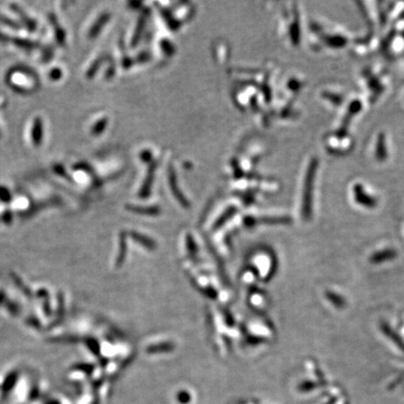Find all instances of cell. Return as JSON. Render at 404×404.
<instances>
[{
    "instance_id": "obj_2",
    "label": "cell",
    "mask_w": 404,
    "mask_h": 404,
    "mask_svg": "<svg viewBox=\"0 0 404 404\" xmlns=\"http://www.w3.org/2000/svg\"><path fill=\"white\" fill-rule=\"evenodd\" d=\"M318 28L322 30V34L319 32L317 33V36L320 37L319 43L322 41V50H339L344 48L349 43L346 33L338 27L322 24Z\"/></svg>"
},
{
    "instance_id": "obj_11",
    "label": "cell",
    "mask_w": 404,
    "mask_h": 404,
    "mask_svg": "<svg viewBox=\"0 0 404 404\" xmlns=\"http://www.w3.org/2000/svg\"><path fill=\"white\" fill-rule=\"evenodd\" d=\"M0 23L7 26L9 28H13V29H19L20 28L15 21H13L12 19L5 17L3 15H0Z\"/></svg>"
},
{
    "instance_id": "obj_10",
    "label": "cell",
    "mask_w": 404,
    "mask_h": 404,
    "mask_svg": "<svg viewBox=\"0 0 404 404\" xmlns=\"http://www.w3.org/2000/svg\"><path fill=\"white\" fill-rule=\"evenodd\" d=\"M15 43L18 45V46H20L22 48H25V49H33V48H35L37 47V44L36 43H33V42H30V41H27V40H15Z\"/></svg>"
},
{
    "instance_id": "obj_7",
    "label": "cell",
    "mask_w": 404,
    "mask_h": 404,
    "mask_svg": "<svg viewBox=\"0 0 404 404\" xmlns=\"http://www.w3.org/2000/svg\"><path fill=\"white\" fill-rule=\"evenodd\" d=\"M11 7H12L13 11H14L15 13H16L17 15H19V17L21 18V20L23 21V23L25 24V26H26L30 31H34V30H35L36 28H37L36 22L34 21L33 19L29 18V16L27 15V14H26L24 11H22L21 8L18 7L17 5H15V4H13Z\"/></svg>"
},
{
    "instance_id": "obj_12",
    "label": "cell",
    "mask_w": 404,
    "mask_h": 404,
    "mask_svg": "<svg viewBox=\"0 0 404 404\" xmlns=\"http://www.w3.org/2000/svg\"><path fill=\"white\" fill-rule=\"evenodd\" d=\"M104 126H106V120L101 121L99 124H97L94 128H93V134H99L103 129H104Z\"/></svg>"
},
{
    "instance_id": "obj_1",
    "label": "cell",
    "mask_w": 404,
    "mask_h": 404,
    "mask_svg": "<svg viewBox=\"0 0 404 404\" xmlns=\"http://www.w3.org/2000/svg\"><path fill=\"white\" fill-rule=\"evenodd\" d=\"M361 71L358 82L363 91L366 92V99L369 101H375L387 88L388 75L381 67L370 66Z\"/></svg>"
},
{
    "instance_id": "obj_6",
    "label": "cell",
    "mask_w": 404,
    "mask_h": 404,
    "mask_svg": "<svg viewBox=\"0 0 404 404\" xmlns=\"http://www.w3.org/2000/svg\"><path fill=\"white\" fill-rule=\"evenodd\" d=\"M31 139L35 146H40L43 142V121L40 117H36L31 131Z\"/></svg>"
},
{
    "instance_id": "obj_3",
    "label": "cell",
    "mask_w": 404,
    "mask_h": 404,
    "mask_svg": "<svg viewBox=\"0 0 404 404\" xmlns=\"http://www.w3.org/2000/svg\"><path fill=\"white\" fill-rule=\"evenodd\" d=\"M353 142V138L348 133V130L343 128H335L325 138V146L327 151L337 155L345 154L352 148Z\"/></svg>"
},
{
    "instance_id": "obj_9",
    "label": "cell",
    "mask_w": 404,
    "mask_h": 404,
    "mask_svg": "<svg viewBox=\"0 0 404 404\" xmlns=\"http://www.w3.org/2000/svg\"><path fill=\"white\" fill-rule=\"evenodd\" d=\"M107 20H108V15H103L100 19L97 21V23L92 27V29L89 32V39H94L96 36L100 33V29L101 28L106 24Z\"/></svg>"
},
{
    "instance_id": "obj_5",
    "label": "cell",
    "mask_w": 404,
    "mask_h": 404,
    "mask_svg": "<svg viewBox=\"0 0 404 404\" xmlns=\"http://www.w3.org/2000/svg\"><path fill=\"white\" fill-rule=\"evenodd\" d=\"M371 156L372 158L379 162H385L390 156L389 141L386 134L380 131L375 135L371 142Z\"/></svg>"
},
{
    "instance_id": "obj_4",
    "label": "cell",
    "mask_w": 404,
    "mask_h": 404,
    "mask_svg": "<svg viewBox=\"0 0 404 404\" xmlns=\"http://www.w3.org/2000/svg\"><path fill=\"white\" fill-rule=\"evenodd\" d=\"M320 99L322 102L330 109H339L345 104L346 94L339 86L330 85L324 87L320 92Z\"/></svg>"
},
{
    "instance_id": "obj_8",
    "label": "cell",
    "mask_w": 404,
    "mask_h": 404,
    "mask_svg": "<svg viewBox=\"0 0 404 404\" xmlns=\"http://www.w3.org/2000/svg\"><path fill=\"white\" fill-rule=\"evenodd\" d=\"M49 19H50L51 24L53 26V28L55 29V33H56V37H57V43L61 44L62 46L64 45L66 39H65V32L63 31L62 28L59 26L58 22H57L56 16L54 15H49Z\"/></svg>"
},
{
    "instance_id": "obj_13",
    "label": "cell",
    "mask_w": 404,
    "mask_h": 404,
    "mask_svg": "<svg viewBox=\"0 0 404 404\" xmlns=\"http://www.w3.org/2000/svg\"><path fill=\"white\" fill-rule=\"evenodd\" d=\"M7 37L6 36L3 35L2 33H0V42H2V43H5V42H7Z\"/></svg>"
},
{
    "instance_id": "obj_14",
    "label": "cell",
    "mask_w": 404,
    "mask_h": 404,
    "mask_svg": "<svg viewBox=\"0 0 404 404\" xmlns=\"http://www.w3.org/2000/svg\"><path fill=\"white\" fill-rule=\"evenodd\" d=\"M403 100H404V94H403Z\"/></svg>"
}]
</instances>
